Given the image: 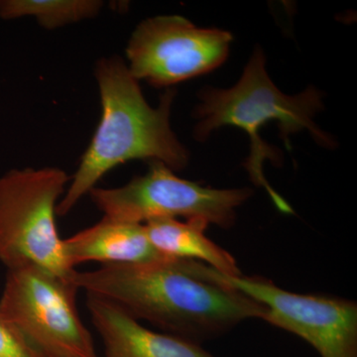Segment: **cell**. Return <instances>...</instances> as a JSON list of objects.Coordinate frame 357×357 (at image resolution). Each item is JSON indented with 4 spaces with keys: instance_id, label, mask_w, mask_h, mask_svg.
<instances>
[{
    "instance_id": "cell-10",
    "label": "cell",
    "mask_w": 357,
    "mask_h": 357,
    "mask_svg": "<svg viewBox=\"0 0 357 357\" xmlns=\"http://www.w3.org/2000/svg\"><path fill=\"white\" fill-rule=\"evenodd\" d=\"M66 259L73 269L84 262L130 264L159 259L148 241L144 225L103 217L93 227L64 239Z\"/></svg>"
},
{
    "instance_id": "cell-8",
    "label": "cell",
    "mask_w": 357,
    "mask_h": 357,
    "mask_svg": "<svg viewBox=\"0 0 357 357\" xmlns=\"http://www.w3.org/2000/svg\"><path fill=\"white\" fill-rule=\"evenodd\" d=\"M232 36L220 29H204L182 16H157L142 21L126 48L128 69L155 88L202 76L227 60Z\"/></svg>"
},
{
    "instance_id": "cell-12",
    "label": "cell",
    "mask_w": 357,
    "mask_h": 357,
    "mask_svg": "<svg viewBox=\"0 0 357 357\" xmlns=\"http://www.w3.org/2000/svg\"><path fill=\"white\" fill-rule=\"evenodd\" d=\"M102 6L98 0H0V18L31 16L45 29L53 30L96 17Z\"/></svg>"
},
{
    "instance_id": "cell-7",
    "label": "cell",
    "mask_w": 357,
    "mask_h": 357,
    "mask_svg": "<svg viewBox=\"0 0 357 357\" xmlns=\"http://www.w3.org/2000/svg\"><path fill=\"white\" fill-rule=\"evenodd\" d=\"M103 217L144 225L158 218H202L222 229L234 227L236 210L252 191L213 189L184 180L161 162H149L143 176L119 188H93L89 192Z\"/></svg>"
},
{
    "instance_id": "cell-13",
    "label": "cell",
    "mask_w": 357,
    "mask_h": 357,
    "mask_svg": "<svg viewBox=\"0 0 357 357\" xmlns=\"http://www.w3.org/2000/svg\"><path fill=\"white\" fill-rule=\"evenodd\" d=\"M0 357H44L0 319Z\"/></svg>"
},
{
    "instance_id": "cell-4",
    "label": "cell",
    "mask_w": 357,
    "mask_h": 357,
    "mask_svg": "<svg viewBox=\"0 0 357 357\" xmlns=\"http://www.w3.org/2000/svg\"><path fill=\"white\" fill-rule=\"evenodd\" d=\"M70 178L62 169H15L0 177V262L35 265L72 280L56 215Z\"/></svg>"
},
{
    "instance_id": "cell-6",
    "label": "cell",
    "mask_w": 357,
    "mask_h": 357,
    "mask_svg": "<svg viewBox=\"0 0 357 357\" xmlns=\"http://www.w3.org/2000/svg\"><path fill=\"white\" fill-rule=\"evenodd\" d=\"M190 271L243 294L266 309L264 321L311 344L321 357H357V304L351 300L291 292L257 276H229L191 261Z\"/></svg>"
},
{
    "instance_id": "cell-5",
    "label": "cell",
    "mask_w": 357,
    "mask_h": 357,
    "mask_svg": "<svg viewBox=\"0 0 357 357\" xmlns=\"http://www.w3.org/2000/svg\"><path fill=\"white\" fill-rule=\"evenodd\" d=\"M70 279L35 266L7 269L0 319L44 357H98Z\"/></svg>"
},
{
    "instance_id": "cell-9",
    "label": "cell",
    "mask_w": 357,
    "mask_h": 357,
    "mask_svg": "<svg viewBox=\"0 0 357 357\" xmlns=\"http://www.w3.org/2000/svg\"><path fill=\"white\" fill-rule=\"evenodd\" d=\"M86 307L102 337L103 357H217L191 340L148 330L109 301L88 295Z\"/></svg>"
},
{
    "instance_id": "cell-11",
    "label": "cell",
    "mask_w": 357,
    "mask_h": 357,
    "mask_svg": "<svg viewBox=\"0 0 357 357\" xmlns=\"http://www.w3.org/2000/svg\"><path fill=\"white\" fill-rule=\"evenodd\" d=\"M208 223L202 218L183 222L158 218L144 223L148 241L162 257L204 262L220 273L241 275L236 258L206 236Z\"/></svg>"
},
{
    "instance_id": "cell-3",
    "label": "cell",
    "mask_w": 357,
    "mask_h": 357,
    "mask_svg": "<svg viewBox=\"0 0 357 357\" xmlns=\"http://www.w3.org/2000/svg\"><path fill=\"white\" fill-rule=\"evenodd\" d=\"M265 64L264 54L257 48L236 86L227 89H204L199 93L201 103L195 109L198 123L194 133L197 140L204 141L222 126L243 129L250 143V152L243 164L249 177L266 191L277 210L289 215L294 213L293 208L275 191L263 173L265 160L274 164L282 161L280 152L262 140L259 133L263 126L276 121L288 150L292 148L290 136L304 129L321 146L332 148L335 142L314 121L323 109L321 91L309 86L299 95H285L268 76Z\"/></svg>"
},
{
    "instance_id": "cell-1",
    "label": "cell",
    "mask_w": 357,
    "mask_h": 357,
    "mask_svg": "<svg viewBox=\"0 0 357 357\" xmlns=\"http://www.w3.org/2000/svg\"><path fill=\"white\" fill-rule=\"evenodd\" d=\"M73 283L145 319L167 333L199 344L225 335L266 309L243 294L199 279L187 260L161 257L152 261L103 265L75 272Z\"/></svg>"
},
{
    "instance_id": "cell-2",
    "label": "cell",
    "mask_w": 357,
    "mask_h": 357,
    "mask_svg": "<svg viewBox=\"0 0 357 357\" xmlns=\"http://www.w3.org/2000/svg\"><path fill=\"white\" fill-rule=\"evenodd\" d=\"M95 75L102 117L59 202L60 217L68 215L105 174L130 160L161 162L173 171L182 170L189 162V152L171 128L175 89H167L158 107H152L128 64L116 56L98 60Z\"/></svg>"
}]
</instances>
